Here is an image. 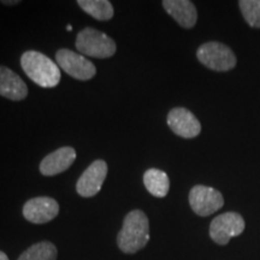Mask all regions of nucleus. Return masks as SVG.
<instances>
[{
	"label": "nucleus",
	"instance_id": "f257e3e1",
	"mask_svg": "<svg viewBox=\"0 0 260 260\" xmlns=\"http://www.w3.org/2000/svg\"><path fill=\"white\" fill-rule=\"evenodd\" d=\"M149 241V220L141 210H133L123 220L117 235V246L125 254H134L145 248Z\"/></svg>",
	"mask_w": 260,
	"mask_h": 260
},
{
	"label": "nucleus",
	"instance_id": "f03ea898",
	"mask_svg": "<svg viewBox=\"0 0 260 260\" xmlns=\"http://www.w3.org/2000/svg\"><path fill=\"white\" fill-rule=\"evenodd\" d=\"M21 67L32 82L42 88H54L60 82V68L51 58L38 51H25Z\"/></svg>",
	"mask_w": 260,
	"mask_h": 260
},
{
	"label": "nucleus",
	"instance_id": "7ed1b4c3",
	"mask_svg": "<svg viewBox=\"0 0 260 260\" xmlns=\"http://www.w3.org/2000/svg\"><path fill=\"white\" fill-rule=\"evenodd\" d=\"M75 46L83 56L98 59H106L115 56L117 51L116 42L112 40V38L92 27H87L79 31Z\"/></svg>",
	"mask_w": 260,
	"mask_h": 260
},
{
	"label": "nucleus",
	"instance_id": "20e7f679",
	"mask_svg": "<svg viewBox=\"0 0 260 260\" xmlns=\"http://www.w3.org/2000/svg\"><path fill=\"white\" fill-rule=\"evenodd\" d=\"M197 57L203 65L213 71H229L236 67L237 59L234 52L224 44L211 41L198 48Z\"/></svg>",
	"mask_w": 260,
	"mask_h": 260
},
{
	"label": "nucleus",
	"instance_id": "39448f33",
	"mask_svg": "<svg viewBox=\"0 0 260 260\" xmlns=\"http://www.w3.org/2000/svg\"><path fill=\"white\" fill-rule=\"evenodd\" d=\"M57 65L69 76L79 81L92 80L96 75V68L92 61L87 59L83 54L61 48L56 53Z\"/></svg>",
	"mask_w": 260,
	"mask_h": 260
},
{
	"label": "nucleus",
	"instance_id": "423d86ee",
	"mask_svg": "<svg viewBox=\"0 0 260 260\" xmlns=\"http://www.w3.org/2000/svg\"><path fill=\"white\" fill-rule=\"evenodd\" d=\"M246 228L245 219L237 212H225L213 218L210 224V237L219 246H225L230 239L240 236Z\"/></svg>",
	"mask_w": 260,
	"mask_h": 260
},
{
	"label": "nucleus",
	"instance_id": "0eeeda50",
	"mask_svg": "<svg viewBox=\"0 0 260 260\" xmlns=\"http://www.w3.org/2000/svg\"><path fill=\"white\" fill-rule=\"evenodd\" d=\"M188 200L193 212L200 217L211 216L222 209L224 205V198L220 191L203 184L191 188Z\"/></svg>",
	"mask_w": 260,
	"mask_h": 260
},
{
	"label": "nucleus",
	"instance_id": "6e6552de",
	"mask_svg": "<svg viewBox=\"0 0 260 260\" xmlns=\"http://www.w3.org/2000/svg\"><path fill=\"white\" fill-rule=\"evenodd\" d=\"M107 162L103 159L93 161L83 174L81 175L76 183V191L82 198H93L103 188L107 176Z\"/></svg>",
	"mask_w": 260,
	"mask_h": 260
},
{
	"label": "nucleus",
	"instance_id": "1a4fd4ad",
	"mask_svg": "<svg viewBox=\"0 0 260 260\" xmlns=\"http://www.w3.org/2000/svg\"><path fill=\"white\" fill-rule=\"evenodd\" d=\"M23 217L34 224H45L53 220L59 213V205L53 198L38 197L29 199L23 206Z\"/></svg>",
	"mask_w": 260,
	"mask_h": 260
},
{
	"label": "nucleus",
	"instance_id": "9d476101",
	"mask_svg": "<svg viewBox=\"0 0 260 260\" xmlns=\"http://www.w3.org/2000/svg\"><path fill=\"white\" fill-rule=\"evenodd\" d=\"M168 125L174 134L183 139L197 138L201 133L199 119L184 107H175L168 113Z\"/></svg>",
	"mask_w": 260,
	"mask_h": 260
},
{
	"label": "nucleus",
	"instance_id": "9b49d317",
	"mask_svg": "<svg viewBox=\"0 0 260 260\" xmlns=\"http://www.w3.org/2000/svg\"><path fill=\"white\" fill-rule=\"evenodd\" d=\"M76 159V151L73 147L65 146L47 154L40 162V172L44 176L51 177L67 171Z\"/></svg>",
	"mask_w": 260,
	"mask_h": 260
},
{
	"label": "nucleus",
	"instance_id": "f8f14e48",
	"mask_svg": "<svg viewBox=\"0 0 260 260\" xmlns=\"http://www.w3.org/2000/svg\"><path fill=\"white\" fill-rule=\"evenodd\" d=\"M0 95L11 102H21L28 96V87L24 81L5 65H0Z\"/></svg>",
	"mask_w": 260,
	"mask_h": 260
},
{
	"label": "nucleus",
	"instance_id": "ddd939ff",
	"mask_svg": "<svg viewBox=\"0 0 260 260\" xmlns=\"http://www.w3.org/2000/svg\"><path fill=\"white\" fill-rule=\"evenodd\" d=\"M162 8L175 21L184 29H190L197 24L198 11L189 0H164Z\"/></svg>",
	"mask_w": 260,
	"mask_h": 260
},
{
	"label": "nucleus",
	"instance_id": "4468645a",
	"mask_svg": "<svg viewBox=\"0 0 260 260\" xmlns=\"http://www.w3.org/2000/svg\"><path fill=\"white\" fill-rule=\"evenodd\" d=\"M144 184L153 197L164 198L170 189V178L165 171L159 169H148L144 174Z\"/></svg>",
	"mask_w": 260,
	"mask_h": 260
},
{
	"label": "nucleus",
	"instance_id": "2eb2a0df",
	"mask_svg": "<svg viewBox=\"0 0 260 260\" xmlns=\"http://www.w3.org/2000/svg\"><path fill=\"white\" fill-rule=\"evenodd\" d=\"M77 5L96 21H110L115 15V10L109 0H79Z\"/></svg>",
	"mask_w": 260,
	"mask_h": 260
},
{
	"label": "nucleus",
	"instance_id": "dca6fc26",
	"mask_svg": "<svg viewBox=\"0 0 260 260\" xmlns=\"http://www.w3.org/2000/svg\"><path fill=\"white\" fill-rule=\"evenodd\" d=\"M57 247L50 241H41L29 247L17 260H57Z\"/></svg>",
	"mask_w": 260,
	"mask_h": 260
},
{
	"label": "nucleus",
	"instance_id": "f3484780",
	"mask_svg": "<svg viewBox=\"0 0 260 260\" xmlns=\"http://www.w3.org/2000/svg\"><path fill=\"white\" fill-rule=\"evenodd\" d=\"M239 6L247 24L252 28H260V0H241Z\"/></svg>",
	"mask_w": 260,
	"mask_h": 260
},
{
	"label": "nucleus",
	"instance_id": "a211bd4d",
	"mask_svg": "<svg viewBox=\"0 0 260 260\" xmlns=\"http://www.w3.org/2000/svg\"><path fill=\"white\" fill-rule=\"evenodd\" d=\"M0 4L5 5V6H16L18 4H21V0H2Z\"/></svg>",
	"mask_w": 260,
	"mask_h": 260
},
{
	"label": "nucleus",
	"instance_id": "6ab92c4d",
	"mask_svg": "<svg viewBox=\"0 0 260 260\" xmlns=\"http://www.w3.org/2000/svg\"><path fill=\"white\" fill-rule=\"evenodd\" d=\"M0 260H9V256L3 251H0Z\"/></svg>",
	"mask_w": 260,
	"mask_h": 260
},
{
	"label": "nucleus",
	"instance_id": "aec40b11",
	"mask_svg": "<svg viewBox=\"0 0 260 260\" xmlns=\"http://www.w3.org/2000/svg\"><path fill=\"white\" fill-rule=\"evenodd\" d=\"M67 30H69V31L73 30V27H71V25L69 24V25H68V27H67Z\"/></svg>",
	"mask_w": 260,
	"mask_h": 260
}]
</instances>
